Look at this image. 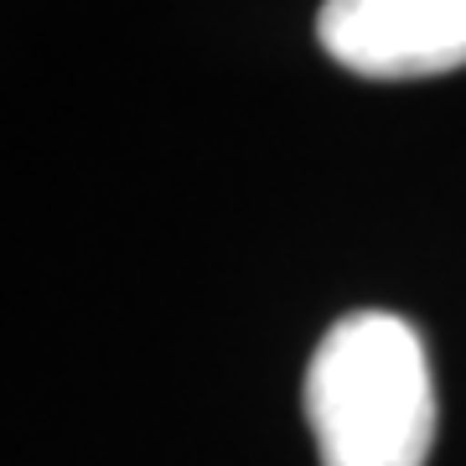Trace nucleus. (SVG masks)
<instances>
[{
	"instance_id": "obj_1",
	"label": "nucleus",
	"mask_w": 466,
	"mask_h": 466,
	"mask_svg": "<svg viewBox=\"0 0 466 466\" xmlns=\"http://www.w3.org/2000/svg\"><path fill=\"white\" fill-rule=\"evenodd\" d=\"M306 420L321 466H425L435 383L425 342L394 311H352L306 368Z\"/></svg>"
},
{
	"instance_id": "obj_2",
	"label": "nucleus",
	"mask_w": 466,
	"mask_h": 466,
	"mask_svg": "<svg viewBox=\"0 0 466 466\" xmlns=\"http://www.w3.org/2000/svg\"><path fill=\"white\" fill-rule=\"evenodd\" d=\"M317 42L358 78H435L466 67V0H321Z\"/></svg>"
}]
</instances>
